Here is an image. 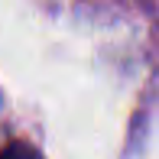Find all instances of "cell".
I'll return each mask as SVG.
<instances>
[{"label":"cell","instance_id":"obj_1","mask_svg":"<svg viewBox=\"0 0 159 159\" xmlns=\"http://www.w3.org/2000/svg\"><path fill=\"white\" fill-rule=\"evenodd\" d=\"M0 159H42V153L36 146H30V143H23V140H13L0 149Z\"/></svg>","mask_w":159,"mask_h":159}]
</instances>
